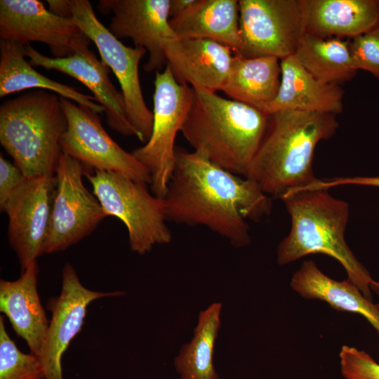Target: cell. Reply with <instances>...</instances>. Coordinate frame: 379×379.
<instances>
[{"label":"cell","mask_w":379,"mask_h":379,"mask_svg":"<svg viewBox=\"0 0 379 379\" xmlns=\"http://www.w3.org/2000/svg\"><path fill=\"white\" fill-rule=\"evenodd\" d=\"M26 177L20 168L0 156V209L3 211L5 204L13 192L23 182Z\"/></svg>","instance_id":"30"},{"label":"cell","mask_w":379,"mask_h":379,"mask_svg":"<svg viewBox=\"0 0 379 379\" xmlns=\"http://www.w3.org/2000/svg\"><path fill=\"white\" fill-rule=\"evenodd\" d=\"M349 41L322 38L305 33L293 55L315 79L325 84L340 85L354 77Z\"/></svg>","instance_id":"25"},{"label":"cell","mask_w":379,"mask_h":379,"mask_svg":"<svg viewBox=\"0 0 379 379\" xmlns=\"http://www.w3.org/2000/svg\"><path fill=\"white\" fill-rule=\"evenodd\" d=\"M178 38L208 39L237 53L241 47L239 1L197 0L184 13L169 19Z\"/></svg>","instance_id":"22"},{"label":"cell","mask_w":379,"mask_h":379,"mask_svg":"<svg viewBox=\"0 0 379 379\" xmlns=\"http://www.w3.org/2000/svg\"><path fill=\"white\" fill-rule=\"evenodd\" d=\"M0 38L22 46L44 43L53 58L70 56L91 41L73 18L58 16L37 0L0 1Z\"/></svg>","instance_id":"13"},{"label":"cell","mask_w":379,"mask_h":379,"mask_svg":"<svg viewBox=\"0 0 379 379\" xmlns=\"http://www.w3.org/2000/svg\"><path fill=\"white\" fill-rule=\"evenodd\" d=\"M88 46L89 44L84 45L73 55L65 58L46 56L29 44L24 46V53L32 66L57 70L82 83L104 107L107 125L123 135L138 138V133L126 116L123 95L115 88L109 77V67L97 58Z\"/></svg>","instance_id":"16"},{"label":"cell","mask_w":379,"mask_h":379,"mask_svg":"<svg viewBox=\"0 0 379 379\" xmlns=\"http://www.w3.org/2000/svg\"><path fill=\"white\" fill-rule=\"evenodd\" d=\"M67 126L61 136L62 152L89 171H113L151 185L148 170L107 133L98 113L60 96Z\"/></svg>","instance_id":"11"},{"label":"cell","mask_w":379,"mask_h":379,"mask_svg":"<svg viewBox=\"0 0 379 379\" xmlns=\"http://www.w3.org/2000/svg\"><path fill=\"white\" fill-rule=\"evenodd\" d=\"M370 288L379 296V281L373 280L370 284Z\"/></svg>","instance_id":"34"},{"label":"cell","mask_w":379,"mask_h":379,"mask_svg":"<svg viewBox=\"0 0 379 379\" xmlns=\"http://www.w3.org/2000/svg\"><path fill=\"white\" fill-rule=\"evenodd\" d=\"M167 220L204 226L235 247L251 243L246 220L268 215L270 196L248 178H241L197 152L176 150L163 198Z\"/></svg>","instance_id":"1"},{"label":"cell","mask_w":379,"mask_h":379,"mask_svg":"<svg viewBox=\"0 0 379 379\" xmlns=\"http://www.w3.org/2000/svg\"><path fill=\"white\" fill-rule=\"evenodd\" d=\"M291 288L302 297L327 302L333 309L361 314L379 332V303L367 299L350 279L334 280L312 260H305L293 274Z\"/></svg>","instance_id":"21"},{"label":"cell","mask_w":379,"mask_h":379,"mask_svg":"<svg viewBox=\"0 0 379 379\" xmlns=\"http://www.w3.org/2000/svg\"><path fill=\"white\" fill-rule=\"evenodd\" d=\"M192 88V99L180 132L211 161L246 177L267 132L270 115L216 92Z\"/></svg>","instance_id":"2"},{"label":"cell","mask_w":379,"mask_h":379,"mask_svg":"<svg viewBox=\"0 0 379 379\" xmlns=\"http://www.w3.org/2000/svg\"><path fill=\"white\" fill-rule=\"evenodd\" d=\"M41 88L97 113L105 111L96 99L67 85L53 81L35 70L25 60L24 46L11 41L0 42V97L29 88Z\"/></svg>","instance_id":"23"},{"label":"cell","mask_w":379,"mask_h":379,"mask_svg":"<svg viewBox=\"0 0 379 379\" xmlns=\"http://www.w3.org/2000/svg\"><path fill=\"white\" fill-rule=\"evenodd\" d=\"M291 218L288 234L277 248L280 265L294 262L307 255L322 253L337 260L353 282L372 300L368 271L348 247L345 231L350 206L333 197L328 190H305L286 194L281 199Z\"/></svg>","instance_id":"4"},{"label":"cell","mask_w":379,"mask_h":379,"mask_svg":"<svg viewBox=\"0 0 379 379\" xmlns=\"http://www.w3.org/2000/svg\"><path fill=\"white\" fill-rule=\"evenodd\" d=\"M339 357L340 372L345 379H379V364L366 352L343 345Z\"/></svg>","instance_id":"29"},{"label":"cell","mask_w":379,"mask_h":379,"mask_svg":"<svg viewBox=\"0 0 379 379\" xmlns=\"http://www.w3.org/2000/svg\"><path fill=\"white\" fill-rule=\"evenodd\" d=\"M84 176L106 215L125 225L132 251L144 255L171 241L164 199L151 193L147 184L113 171H86Z\"/></svg>","instance_id":"6"},{"label":"cell","mask_w":379,"mask_h":379,"mask_svg":"<svg viewBox=\"0 0 379 379\" xmlns=\"http://www.w3.org/2000/svg\"><path fill=\"white\" fill-rule=\"evenodd\" d=\"M72 18L96 46L101 60L115 74L121 86L128 119L146 143L152 133L153 112L147 107L141 89L139 65L147 53L142 47H128L114 36L97 18L88 0H68Z\"/></svg>","instance_id":"9"},{"label":"cell","mask_w":379,"mask_h":379,"mask_svg":"<svg viewBox=\"0 0 379 379\" xmlns=\"http://www.w3.org/2000/svg\"><path fill=\"white\" fill-rule=\"evenodd\" d=\"M86 170L62 152L55 171L56 186L44 253L62 251L78 243L107 216L96 196L84 184Z\"/></svg>","instance_id":"10"},{"label":"cell","mask_w":379,"mask_h":379,"mask_svg":"<svg viewBox=\"0 0 379 379\" xmlns=\"http://www.w3.org/2000/svg\"><path fill=\"white\" fill-rule=\"evenodd\" d=\"M306 33L353 39L379 24V0H304Z\"/></svg>","instance_id":"20"},{"label":"cell","mask_w":379,"mask_h":379,"mask_svg":"<svg viewBox=\"0 0 379 379\" xmlns=\"http://www.w3.org/2000/svg\"><path fill=\"white\" fill-rule=\"evenodd\" d=\"M279 60L272 56L244 58L234 55L229 74L220 91L232 100L262 111L279 92Z\"/></svg>","instance_id":"24"},{"label":"cell","mask_w":379,"mask_h":379,"mask_svg":"<svg viewBox=\"0 0 379 379\" xmlns=\"http://www.w3.org/2000/svg\"><path fill=\"white\" fill-rule=\"evenodd\" d=\"M167 65L181 84L220 91L229 74L234 52L228 46L208 39L173 37L166 41Z\"/></svg>","instance_id":"17"},{"label":"cell","mask_w":379,"mask_h":379,"mask_svg":"<svg viewBox=\"0 0 379 379\" xmlns=\"http://www.w3.org/2000/svg\"><path fill=\"white\" fill-rule=\"evenodd\" d=\"M349 48L356 69L368 72L379 80V24L352 39Z\"/></svg>","instance_id":"28"},{"label":"cell","mask_w":379,"mask_h":379,"mask_svg":"<svg viewBox=\"0 0 379 379\" xmlns=\"http://www.w3.org/2000/svg\"><path fill=\"white\" fill-rule=\"evenodd\" d=\"M170 0H100L97 8L103 14L112 13L107 27L119 39H131L135 47L146 49L147 72H159L167 61L164 46L175 37L169 24Z\"/></svg>","instance_id":"14"},{"label":"cell","mask_w":379,"mask_h":379,"mask_svg":"<svg viewBox=\"0 0 379 379\" xmlns=\"http://www.w3.org/2000/svg\"><path fill=\"white\" fill-rule=\"evenodd\" d=\"M48 10L52 13L67 18H72V14L68 0H47Z\"/></svg>","instance_id":"32"},{"label":"cell","mask_w":379,"mask_h":379,"mask_svg":"<svg viewBox=\"0 0 379 379\" xmlns=\"http://www.w3.org/2000/svg\"><path fill=\"white\" fill-rule=\"evenodd\" d=\"M221 310V303L214 302L199 314L192 340L181 347L174 359L180 379H219L213 354Z\"/></svg>","instance_id":"26"},{"label":"cell","mask_w":379,"mask_h":379,"mask_svg":"<svg viewBox=\"0 0 379 379\" xmlns=\"http://www.w3.org/2000/svg\"><path fill=\"white\" fill-rule=\"evenodd\" d=\"M271 122L248 175L268 196L281 199L312 182L317 145L336 132V115L285 110L270 115Z\"/></svg>","instance_id":"3"},{"label":"cell","mask_w":379,"mask_h":379,"mask_svg":"<svg viewBox=\"0 0 379 379\" xmlns=\"http://www.w3.org/2000/svg\"><path fill=\"white\" fill-rule=\"evenodd\" d=\"M378 333H379V332H378ZM378 350H379V345H378Z\"/></svg>","instance_id":"35"},{"label":"cell","mask_w":379,"mask_h":379,"mask_svg":"<svg viewBox=\"0 0 379 379\" xmlns=\"http://www.w3.org/2000/svg\"><path fill=\"white\" fill-rule=\"evenodd\" d=\"M364 185L379 187V177H337L318 179L305 187V190H328L341 185Z\"/></svg>","instance_id":"31"},{"label":"cell","mask_w":379,"mask_h":379,"mask_svg":"<svg viewBox=\"0 0 379 379\" xmlns=\"http://www.w3.org/2000/svg\"><path fill=\"white\" fill-rule=\"evenodd\" d=\"M36 261L29 265L20 277L0 281V311L8 319L15 333L27 344L30 352L39 357L46 338L49 321L38 290Z\"/></svg>","instance_id":"18"},{"label":"cell","mask_w":379,"mask_h":379,"mask_svg":"<svg viewBox=\"0 0 379 379\" xmlns=\"http://www.w3.org/2000/svg\"><path fill=\"white\" fill-rule=\"evenodd\" d=\"M122 291L101 292L86 288L69 263L62 270V288L59 296L51 298L47 308L51 319L45 343L39 357L45 379H63L61 359L72 340L81 331L87 308L93 301L123 295Z\"/></svg>","instance_id":"15"},{"label":"cell","mask_w":379,"mask_h":379,"mask_svg":"<svg viewBox=\"0 0 379 379\" xmlns=\"http://www.w3.org/2000/svg\"><path fill=\"white\" fill-rule=\"evenodd\" d=\"M241 47L234 55L253 58L293 55L306 33L304 0H239Z\"/></svg>","instance_id":"8"},{"label":"cell","mask_w":379,"mask_h":379,"mask_svg":"<svg viewBox=\"0 0 379 379\" xmlns=\"http://www.w3.org/2000/svg\"><path fill=\"white\" fill-rule=\"evenodd\" d=\"M0 379H45L39 357L21 352L6 331L0 317Z\"/></svg>","instance_id":"27"},{"label":"cell","mask_w":379,"mask_h":379,"mask_svg":"<svg viewBox=\"0 0 379 379\" xmlns=\"http://www.w3.org/2000/svg\"><path fill=\"white\" fill-rule=\"evenodd\" d=\"M67 126L60 96L29 92L0 107V142L26 178L55 176Z\"/></svg>","instance_id":"5"},{"label":"cell","mask_w":379,"mask_h":379,"mask_svg":"<svg viewBox=\"0 0 379 379\" xmlns=\"http://www.w3.org/2000/svg\"><path fill=\"white\" fill-rule=\"evenodd\" d=\"M55 186V176L26 178L4 206L8 241L22 272L44 254Z\"/></svg>","instance_id":"12"},{"label":"cell","mask_w":379,"mask_h":379,"mask_svg":"<svg viewBox=\"0 0 379 379\" xmlns=\"http://www.w3.org/2000/svg\"><path fill=\"white\" fill-rule=\"evenodd\" d=\"M279 92L262 110L267 115L285 110L338 114L343 109L344 91L311 75L293 55L280 60Z\"/></svg>","instance_id":"19"},{"label":"cell","mask_w":379,"mask_h":379,"mask_svg":"<svg viewBox=\"0 0 379 379\" xmlns=\"http://www.w3.org/2000/svg\"><path fill=\"white\" fill-rule=\"evenodd\" d=\"M197 0H170L169 18L177 17L192 8Z\"/></svg>","instance_id":"33"},{"label":"cell","mask_w":379,"mask_h":379,"mask_svg":"<svg viewBox=\"0 0 379 379\" xmlns=\"http://www.w3.org/2000/svg\"><path fill=\"white\" fill-rule=\"evenodd\" d=\"M154 84L152 133L131 154L149 172L152 193L164 198L175 165V140L190 109L192 88L179 84L167 65L155 72Z\"/></svg>","instance_id":"7"}]
</instances>
